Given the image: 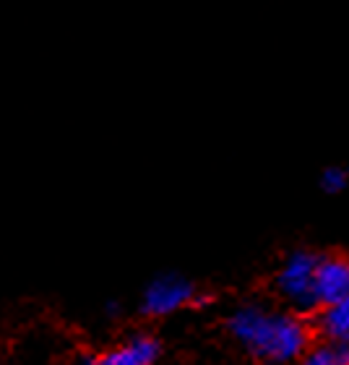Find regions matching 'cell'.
Segmentation results:
<instances>
[{"mask_svg": "<svg viewBox=\"0 0 349 365\" xmlns=\"http://www.w3.org/2000/svg\"><path fill=\"white\" fill-rule=\"evenodd\" d=\"M227 327L237 342L269 363H292L311 350V327L295 313L243 305L229 316Z\"/></svg>", "mask_w": 349, "mask_h": 365, "instance_id": "obj_1", "label": "cell"}, {"mask_svg": "<svg viewBox=\"0 0 349 365\" xmlns=\"http://www.w3.org/2000/svg\"><path fill=\"white\" fill-rule=\"evenodd\" d=\"M300 365H349V350L342 344H321V347H311L300 358Z\"/></svg>", "mask_w": 349, "mask_h": 365, "instance_id": "obj_7", "label": "cell"}, {"mask_svg": "<svg viewBox=\"0 0 349 365\" xmlns=\"http://www.w3.org/2000/svg\"><path fill=\"white\" fill-rule=\"evenodd\" d=\"M318 253L313 251H295L287 256L276 274V289L281 292L284 300H289L297 308H316V297H313V282H316V267H318Z\"/></svg>", "mask_w": 349, "mask_h": 365, "instance_id": "obj_2", "label": "cell"}, {"mask_svg": "<svg viewBox=\"0 0 349 365\" xmlns=\"http://www.w3.org/2000/svg\"><path fill=\"white\" fill-rule=\"evenodd\" d=\"M321 185H323L328 193H339V190L347 185V170L326 168V170H323V175H321Z\"/></svg>", "mask_w": 349, "mask_h": 365, "instance_id": "obj_8", "label": "cell"}, {"mask_svg": "<svg viewBox=\"0 0 349 365\" xmlns=\"http://www.w3.org/2000/svg\"><path fill=\"white\" fill-rule=\"evenodd\" d=\"M157 358H160V342L154 336L138 334L113 350L102 352L97 360H91V365H154Z\"/></svg>", "mask_w": 349, "mask_h": 365, "instance_id": "obj_5", "label": "cell"}, {"mask_svg": "<svg viewBox=\"0 0 349 365\" xmlns=\"http://www.w3.org/2000/svg\"><path fill=\"white\" fill-rule=\"evenodd\" d=\"M313 297L316 308H328L349 297V256L342 253L321 256L313 282Z\"/></svg>", "mask_w": 349, "mask_h": 365, "instance_id": "obj_4", "label": "cell"}, {"mask_svg": "<svg viewBox=\"0 0 349 365\" xmlns=\"http://www.w3.org/2000/svg\"><path fill=\"white\" fill-rule=\"evenodd\" d=\"M321 331L326 334L328 342L342 344L349 350V297H344L342 303L323 308V313H321Z\"/></svg>", "mask_w": 349, "mask_h": 365, "instance_id": "obj_6", "label": "cell"}, {"mask_svg": "<svg viewBox=\"0 0 349 365\" xmlns=\"http://www.w3.org/2000/svg\"><path fill=\"white\" fill-rule=\"evenodd\" d=\"M204 297L198 295V287L193 282L177 274H165L146 287L141 311L146 316H172L174 311H182L188 305H198Z\"/></svg>", "mask_w": 349, "mask_h": 365, "instance_id": "obj_3", "label": "cell"}]
</instances>
